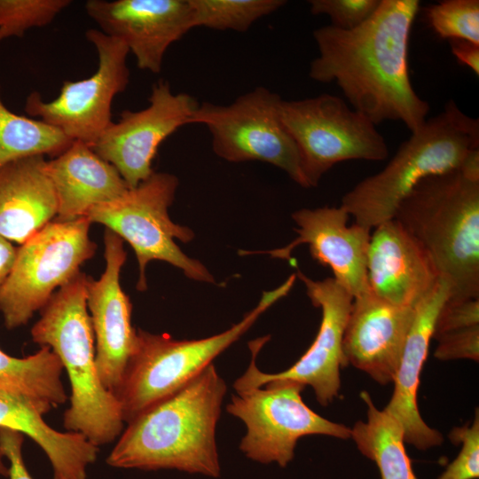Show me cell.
<instances>
[{
  "label": "cell",
  "mask_w": 479,
  "mask_h": 479,
  "mask_svg": "<svg viewBox=\"0 0 479 479\" xmlns=\"http://www.w3.org/2000/svg\"><path fill=\"white\" fill-rule=\"evenodd\" d=\"M420 10L418 0H381L361 25L313 31L318 56L309 76L335 82L354 110L375 125L399 121L411 132L427 120L429 105L414 90L408 69V43Z\"/></svg>",
  "instance_id": "6da1fadb"
},
{
  "label": "cell",
  "mask_w": 479,
  "mask_h": 479,
  "mask_svg": "<svg viewBox=\"0 0 479 479\" xmlns=\"http://www.w3.org/2000/svg\"><path fill=\"white\" fill-rule=\"evenodd\" d=\"M226 390L225 381L209 365L126 423L106 463L116 468L175 469L219 477L216 429Z\"/></svg>",
  "instance_id": "7a4b0ae2"
},
{
  "label": "cell",
  "mask_w": 479,
  "mask_h": 479,
  "mask_svg": "<svg viewBox=\"0 0 479 479\" xmlns=\"http://www.w3.org/2000/svg\"><path fill=\"white\" fill-rule=\"evenodd\" d=\"M87 279L80 272L55 292L31 328L32 341L59 358L71 387L63 415L67 431L83 435L99 447L114 442L124 428L120 404L98 374L95 342L87 308Z\"/></svg>",
  "instance_id": "3957f363"
},
{
  "label": "cell",
  "mask_w": 479,
  "mask_h": 479,
  "mask_svg": "<svg viewBox=\"0 0 479 479\" xmlns=\"http://www.w3.org/2000/svg\"><path fill=\"white\" fill-rule=\"evenodd\" d=\"M394 219L451 282L448 301L479 299V182L458 169L427 177L401 202Z\"/></svg>",
  "instance_id": "277c9868"
},
{
  "label": "cell",
  "mask_w": 479,
  "mask_h": 479,
  "mask_svg": "<svg viewBox=\"0 0 479 479\" xmlns=\"http://www.w3.org/2000/svg\"><path fill=\"white\" fill-rule=\"evenodd\" d=\"M479 147V119L454 100L428 118L403 142L380 172L357 183L341 206L355 224L368 229L394 218L401 202L422 180L459 169L465 155Z\"/></svg>",
  "instance_id": "5b68a950"
},
{
  "label": "cell",
  "mask_w": 479,
  "mask_h": 479,
  "mask_svg": "<svg viewBox=\"0 0 479 479\" xmlns=\"http://www.w3.org/2000/svg\"><path fill=\"white\" fill-rule=\"evenodd\" d=\"M290 275L279 287L265 291L258 304L228 330L199 340H177L136 329L133 350L114 390L125 423L174 394L198 376L238 341L272 304L286 296L296 280Z\"/></svg>",
  "instance_id": "8992f818"
},
{
  "label": "cell",
  "mask_w": 479,
  "mask_h": 479,
  "mask_svg": "<svg viewBox=\"0 0 479 479\" xmlns=\"http://www.w3.org/2000/svg\"><path fill=\"white\" fill-rule=\"evenodd\" d=\"M177 186L176 176L153 172L135 188L91 208L84 216L90 223L104 224L132 247L139 268L138 291L147 288L145 268L153 260L170 263L191 279L216 283L208 269L187 256L174 241L176 238L189 242L194 237L191 229L175 224L169 216Z\"/></svg>",
  "instance_id": "52a82bcc"
},
{
  "label": "cell",
  "mask_w": 479,
  "mask_h": 479,
  "mask_svg": "<svg viewBox=\"0 0 479 479\" xmlns=\"http://www.w3.org/2000/svg\"><path fill=\"white\" fill-rule=\"evenodd\" d=\"M86 217L53 219L17 247L12 269L0 292V311L9 330L27 325L57 287L68 284L97 245Z\"/></svg>",
  "instance_id": "ba28073f"
},
{
  "label": "cell",
  "mask_w": 479,
  "mask_h": 479,
  "mask_svg": "<svg viewBox=\"0 0 479 479\" xmlns=\"http://www.w3.org/2000/svg\"><path fill=\"white\" fill-rule=\"evenodd\" d=\"M279 113L296 145L306 188L317 186L338 162L380 161L389 156L388 145L376 125L335 95L281 99Z\"/></svg>",
  "instance_id": "9c48e42d"
},
{
  "label": "cell",
  "mask_w": 479,
  "mask_h": 479,
  "mask_svg": "<svg viewBox=\"0 0 479 479\" xmlns=\"http://www.w3.org/2000/svg\"><path fill=\"white\" fill-rule=\"evenodd\" d=\"M304 388L299 382L277 379L232 396L226 411L245 424L240 450L247 458L286 467L302 436L350 438V428L318 415L303 402L301 392Z\"/></svg>",
  "instance_id": "30bf717a"
},
{
  "label": "cell",
  "mask_w": 479,
  "mask_h": 479,
  "mask_svg": "<svg viewBox=\"0 0 479 479\" xmlns=\"http://www.w3.org/2000/svg\"><path fill=\"white\" fill-rule=\"evenodd\" d=\"M281 99L269 89L257 87L229 105L199 103L191 124L208 129L213 151L220 158L270 163L306 188L296 145L280 118Z\"/></svg>",
  "instance_id": "8fae6325"
},
{
  "label": "cell",
  "mask_w": 479,
  "mask_h": 479,
  "mask_svg": "<svg viewBox=\"0 0 479 479\" xmlns=\"http://www.w3.org/2000/svg\"><path fill=\"white\" fill-rule=\"evenodd\" d=\"M98 57L97 71L79 81H64L59 94L44 101L37 91L25 101V112L59 130L72 140L91 145L112 123V104L130 82L128 47L99 29L85 32Z\"/></svg>",
  "instance_id": "7c38bea8"
},
{
  "label": "cell",
  "mask_w": 479,
  "mask_h": 479,
  "mask_svg": "<svg viewBox=\"0 0 479 479\" xmlns=\"http://www.w3.org/2000/svg\"><path fill=\"white\" fill-rule=\"evenodd\" d=\"M295 275L304 284L311 303L321 310V323L315 340L298 361L278 373H263L255 365V357L270 337L250 342L251 363L233 386L238 391L261 387L271 380H289L310 386L318 402L326 406L338 397L340 370L348 365L342 351V338L353 297L334 278L314 280L299 270Z\"/></svg>",
  "instance_id": "4fadbf2b"
},
{
  "label": "cell",
  "mask_w": 479,
  "mask_h": 479,
  "mask_svg": "<svg viewBox=\"0 0 479 479\" xmlns=\"http://www.w3.org/2000/svg\"><path fill=\"white\" fill-rule=\"evenodd\" d=\"M146 107L121 113L90 145L111 163L130 189L135 188L154 171L153 161L161 144L179 128L191 124L199 103L187 93H174L169 82L153 84Z\"/></svg>",
  "instance_id": "5bb4252c"
},
{
  "label": "cell",
  "mask_w": 479,
  "mask_h": 479,
  "mask_svg": "<svg viewBox=\"0 0 479 479\" xmlns=\"http://www.w3.org/2000/svg\"><path fill=\"white\" fill-rule=\"evenodd\" d=\"M84 8L100 31L128 47L138 68L153 74L169 46L193 28L188 0H89Z\"/></svg>",
  "instance_id": "9a60e30c"
},
{
  "label": "cell",
  "mask_w": 479,
  "mask_h": 479,
  "mask_svg": "<svg viewBox=\"0 0 479 479\" xmlns=\"http://www.w3.org/2000/svg\"><path fill=\"white\" fill-rule=\"evenodd\" d=\"M349 216L342 207L296 210L292 218L297 237L289 244L267 251L240 250L239 255L266 254L290 263L293 250L306 244L312 258L329 267L353 299L359 297L369 292L366 263L371 230L355 223L348 225Z\"/></svg>",
  "instance_id": "2e32d148"
},
{
  "label": "cell",
  "mask_w": 479,
  "mask_h": 479,
  "mask_svg": "<svg viewBox=\"0 0 479 479\" xmlns=\"http://www.w3.org/2000/svg\"><path fill=\"white\" fill-rule=\"evenodd\" d=\"M106 270L95 280L87 279V308L94 334L95 363L104 387L114 393L136 340L131 325L132 304L120 284L126 261L123 240L112 231L104 233Z\"/></svg>",
  "instance_id": "e0dca14e"
},
{
  "label": "cell",
  "mask_w": 479,
  "mask_h": 479,
  "mask_svg": "<svg viewBox=\"0 0 479 479\" xmlns=\"http://www.w3.org/2000/svg\"><path fill=\"white\" fill-rule=\"evenodd\" d=\"M415 308L385 302L370 292L352 301L342 338L347 365L376 382H393Z\"/></svg>",
  "instance_id": "ac0fdd59"
},
{
  "label": "cell",
  "mask_w": 479,
  "mask_h": 479,
  "mask_svg": "<svg viewBox=\"0 0 479 479\" xmlns=\"http://www.w3.org/2000/svg\"><path fill=\"white\" fill-rule=\"evenodd\" d=\"M374 229L367 252L369 292L389 303L415 308L440 278L432 258L396 219Z\"/></svg>",
  "instance_id": "d6986e66"
},
{
  "label": "cell",
  "mask_w": 479,
  "mask_h": 479,
  "mask_svg": "<svg viewBox=\"0 0 479 479\" xmlns=\"http://www.w3.org/2000/svg\"><path fill=\"white\" fill-rule=\"evenodd\" d=\"M451 292L450 281L440 276L432 290L415 306L414 319L393 381L394 391L384 408L400 422L404 442L419 450L438 446L444 441L443 435L423 420L417 396L420 373L434 335L436 318Z\"/></svg>",
  "instance_id": "ffe728a7"
},
{
  "label": "cell",
  "mask_w": 479,
  "mask_h": 479,
  "mask_svg": "<svg viewBox=\"0 0 479 479\" xmlns=\"http://www.w3.org/2000/svg\"><path fill=\"white\" fill-rule=\"evenodd\" d=\"M46 171L57 197L54 219L58 221L84 217L91 208L112 201L130 189L111 163L78 140L46 161Z\"/></svg>",
  "instance_id": "44dd1931"
},
{
  "label": "cell",
  "mask_w": 479,
  "mask_h": 479,
  "mask_svg": "<svg viewBox=\"0 0 479 479\" xmlns=\"http://www.w3.org/2000/svg\"><path fill=\"white\" fill-rule=\"evenodd\" d=\"M57 213L44 156L16 160L0 168V236L21 245Z\"/></svg>",
  "instance_id": "7402d4cb"
},
{
  "label": "cell",
  "mask_w": 479,
  "mask_h": 479,
  "mask_svg": "<svg viewBox=\"0 0 479 479\" xmlns=\"http://www.w3.org/2000/svg\"><path fill=\"white\" fill-rule=\"evenodd\" d=\"M43 415L30 399L0 392V428L20 432L41 447L51 465L52 479H86L87 468L97 460L98 447L80 433L54 429Z\"/></svg>",
  "instance_id": "603a6c76"
},
{
  "label": "cell",
  "mask_w": 479,
  "mask_h": 479,
  "mask_svg": "<svg viewBox=\"0 0 479 479\" xmlns=\"http://www.w3.org/2000/svg\"><path fill=\"white\" fill-rule=\"evenodd\" d=\"M63 370L49 347L25 357L10 356L0 349V392L27 397L45 414L68 399L61 380Z\"/></svg>",
  "instance_id": "cb8c5ba5"
},
{
  "label": "cell",
  "mask_w": 479,
  "mask_h": 479,
  "mask_svg": "<svg viewBox=\"0 0 479 479\" xmlns=\"http://www.w3.org/2000/svg\"><path fill=\"white\" fill-rule=\"evenodd\" d=\"M360 397L367 407V420L350 428V438L359 452L376 464L381 479H418L400 422L384 409L379 410L368 392L362 391Z\"/></svg>",
  "instance_id": "d4e9b609"
},
{
  "label": "cell",
  "mask_w": 479,
  "mask_h": 479,
  "mask_svg": "<svg viewBox=\"0 0 479 479\" xmlns=\"http://www.w3.org/2000/svg\"><path fill=\"white\" fill-rule=\"evenodd\" d=\"M74 140L55 127L8 109L0 98V168L31 156L56 157Z\"/></svg>",
  "instance_id": "484cf974"
},
{
  "label": "cell",
  "mask_w": 479,
  "mask_h": 479,
  "mask_svg": "<svg viewBox=\"0 0 479 479\" xmlns=\"http://www.w3.org/2000/svg\"><path fill=\"white\" fill-rule=\"evenodd\" d=\"M192 27L247 31L256 20L284 4V0H188Z\"/></svg>",
  "instance_id": "4316f807"
},
{
  "label": "cell",
  "mask_w": 479,
  "mask_h": 479,
  "mask_svg": "<svg viewBox=\"0 0 479 479\" xmlns=\"http://www.w3.org/2000/svg\"><path fill=\"white\" fill-rule=\"evenodd\" d=\"M427 19L439 37L479 44V1L444 0L426 10Z\"/></svg>",
  "instance_id": "83f0119b"
},
{
  "label": "cell",
  "mask_w": 479,
  "mask_h": 479,
  "mask_svg": "<svg viewBox=\"0 0 479 479\" xmlns=\"http://www.w3.org/2000/svg\"><path fill=\"white\" fill-rule=\"evenodd\" d=\"M70 0H0V41L21 37L33 27H45L68 5Z\"/></svg>",
  "instance_id": "f1b7e54d"
},
{
  "label": "cell",
  "mask_w": 479,
  "mask_h": 479,
  "mask_svg": "<svg viewBox=\"0 0 479 479\" xmlns=\"http://www.w3.org/2000/svg\"><path fill=\"white\" fill-rule=\"evenodd\" d=\"M451 441L461 449L437 479H477L479 477V415L478 410L471 425L455 427Z\"/></svg>",
  "instance_id": "f546056e"
},
{
  "label": "cell",
  "mask_w": 479,
  "mask_h": 479,
  "mask_svg": "<svg viewBox=\"0 0 479 479\" xmlns=\"http://www.w3.org/2000/svg\"><path fill=\"white\" fill-rule=\"evenodd\" d=\"M381 0H310V11L314 15H326L330 26L351 30L364 23L377 9Z\"/></svg>",
  "instance_id": "4dcf8cb0"
},
{
  "label": "cell",
  "mask_w": 479,
  "mask_h": 479,
  "mask_svg": "<svg viewBox=\"0 0 479 479\" xmlns=\"http://www.w3.org/2000/svg\"><path fill=\"white\" fill-rule=\"evenodd\" d=\"M435 339L438 342L435 357L442 361L453 359L479 360V325L442 334Z\"/></svg>",
  "instance_id": "1f68e13d"
},
{
  "label": "cell",
  "mask_w": 479,
  "mask_h": 479,
  "mask_svg": "<svg viewBox=\"0 0 479 479\" xmlns=\"http://www.w3.org/2000/svg\"><path fill=\"white\" fill-rule=\"evenodd\" d=\"M479 325V299L446 301L435 324L433 338L452 331Z\"/></svg>",
  "instance_id": "d6a6232c"
},
{
  "label": "cell",
  "mask_w": 479,
  "mask_h": 479,
  "mask_svg": "<svg viewBox=\"0 0 479 479\" xmlns=\"http://www.w3.org/2000/svg\"><path fill=\"white\" fill-rule=\"evenodd\" d=\"M24 435L8 428H0V455L8 459L9 479H34L22 455Z\"/></svg>",
  "instance_id": "836d02e7"
},
{
  "label": "cell",
  "mask_w": 479,
  "mask_h": 479,
  "mask_svg": "<svg viewBox=\"0 0 479 479\" xmlns=\"http://www.w3.org/2000/svg\"><path fill=\"white\" fill-rule=\"evenodd\" d=\"M453 56L463 65L468 67L476 75H479V44L469 41L449 40Z\"/></svg>",
  "instance_id": "e575fe53"
},
{
  "label": "cell",
  "mask_w": 479,
  "mask_h": 479,
  "mask_svg": "<svg viewBox=\"0 0 479 479\" xmlns=\"http://www.w3.org/2000/svg\"><path fill=\"white\" fill-rule=\"evenodd\" d=\"M17 247L0 236V292L15 261Z\"/></svg>",
  "instance_id": "d590c367"
},
{
  "label": "cell",
  "mask_w": 479,
  "mask_h": 479,
  "mask_svg": "<svg viewBox=\"0 0 479 479\" xmlns=\"http://www.w3.org/2000/svg\"><path fill=\"white\" fill-rule=\"evenodd\" d=\"M458 170L466 178L479 182V147L470 150L465 155Z\"/></svg>",
  "instance_id": "8d00e7d4"
},
{
  "label": "cell",
  "mask_w": 479,
  "mask_h": 479,
  "mask_svg": "<svg viewBox=\"0 0 479 479\" xmlns=\"http://www.w3.org/2000/svg\"><path fill=\"white\" fill-rule=\"evenodd\" d=\"M0 475L8 477V467L4 462V458L0 455Z\"/></svg>",
  "instance_id": "74e56055"
}]
</instances>
